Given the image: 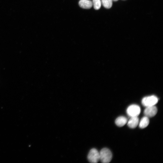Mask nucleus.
<instances>
[{"label": "nucleus", "mask_w": 163, "mask_h": 163, "mask_svg": "<svg viewBox=\"0 0 163 163\" xmlns=\"http://www.w3.org/2000/svg\"><path fill=\"white\" fill-rule=\"evenodd\" d=\"M100 160L103 163L110 162L112 159V155L110 150L107 148L102 149L99 152Z\"/></svg>", "instance_id": "nucleus-1"}, {"label": "nucleus", "mask_w": 163, "mask_h": 163, "mask_svg": "<svg viewBox=\"0 0 163 163\" xmlns=\"http://www.w3.org/2000/svg\"><path fill=\"white\" fill-rule=\"evenodd\" d=\"M87 158L91 163H96L100 160L99 152L95 148H92L89 151Z\"/></svg>", "instance_id": "nucleus-2"}, {"label": "nucleus", "mask_w": 163, "mask_h": 163, "mask_svg": "<svg viewBox=\"0 0 163 163\" xmlns=\"http://www.w3.org/2000/svg\"><path fill=\"white\" fill-rule=\"evenodd\" d=\"M158 100L156 96L152 95L143 98L142 103L144 106L147 107L155 105L158 102Z\"/></svg>", "instance_id": "nucleus-3"}, {"label": "nucleus", "mask_w": 163, "mask_h": 163, "mask_svg": "<svg viewBox=\"0 0 163 163\" xmlns=\"http://www.w3.org/2000/svg\"><path fill=\"white\" fill-rule=\"evenodd\" d=\"M140 107L136 104H132L129 106L126 110L128 115L130 117H137L140 113Z\"/></svg>", "instance_id": "nucleus-4"}, {"label": "nucleus", "mask_w": 163, "mask_h": 163, "mask_svg": "<svg viewBox=\"0 0 163 163\" xmlns=\"http://www.w3.org/2000/svg\"><path fill=\"white\" fill-rule=\"evenodd\" d=\"M157 109L155 105L146 107L144 111L145 116L149 117L154 116L157 113Z\"/></svg>", "instance_id": "nucleus-5"}, {"label": "nucleus", "mask_w": 163, "mask_h": 163, "mask_svg": "<svg viewBox=\"0 0 163 163\" xmlns=\"http://www.w3.org/2000/svg\"><path fill=\"white\" fill-rule=\"evenodd\" d=\"M127 125L131 128H136L139 123V120L137 117H131L127 122Z\"/></svg>", "instance_id": "nucleus-6"}, {"label": "nucleus", "mask_w": 163, "mask_h": 163, "mask_svg": "<svg viewBox=\"0 0 163 163\" xmlns=\"http://www.w3.org/2000/svg\"><path fill=\"white\" fill-rule=\"evenodd\" d=\"M79 6L84 9H89L93 5L92 2L90 0H80L79 2Z\"/></svg>", "instance_id": "nucleus-7"}, {"label": "nucleus", "mask_w": 163, "mask_h": 163, "mask_svg": "<svg viewBox=\"0 0 163 163\" xmlns=\"http://www.w3.org/2000/svg\"><path fill=\"white\" fill-rule=\"evenodd\" d=\"M128 121L126 117L124 116H121L118 117L115 120V123L116 125L119 127H122L124 126Z\"/></svg>", "instance_id": "nucleus-8"}, {"label": "nucleus", "mask_w": 163, "mask_h": 163, "mask_svg": "<svg viewBox=\"0 0 163 163\" xmlns=\"http://www.w3.org/2000/svg\"><path fill=\"white\" fill-rule=\"evenodd\" d=\"M149 117L145 116L141 120L139 124V127L141 128H144L146 127L149 123Z\"/></svg>", "instance_id": "nucleus-9"}, {"label": "nucleus", "mask_w": 163, "mask_h": 163, "mask_svg": "<svg viewBox=\"0 0 163 163\" xmlns=\"http://www.w3.org/2000/svg\"><path fill=\"white\" fill-rule=\"evenodd\" d=\"M112 0H101V4L104 7L106 8H110L112 5Z\"/></svg>", "instance_id": "nucleus-10"}, {"label": "nucleus", "mask_w": 163, "mask_h": 163, "mask_svg": "<svg viewBox=\"0 0 163 163\" xmlns=\"http://www.w3.org/2000/svg\"><path fill=\"white\" fill-rule=\"evenodd\" d=\"M92 4L94 9L97 10L100 8L101 2V0H93Z\"/></svg>", "instance_id": "nucleus-11"}, {"label": "nucleus", "mask_w": 163, "mask_h": 163, "mask_svg": "<svg viewBox=\"0 0 163 163\" xmlns=\"http://www.w3.org/2000/svg\"><path fill=\"white\" fill-rule=\"evenodd\" d=\"M112 0L114 1H117L118 0Z\"/></svg>", "instance_id": "nucleus-12"}]
</instances>
